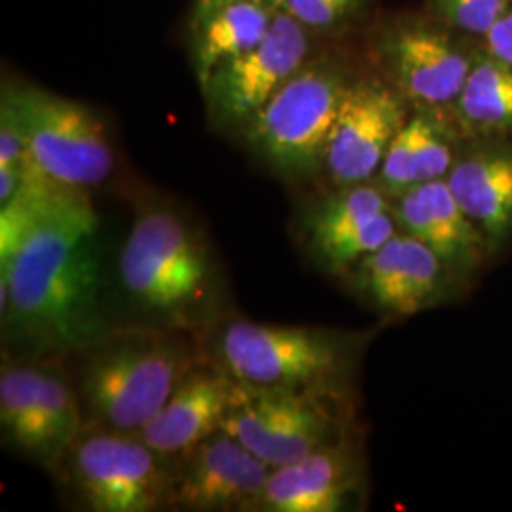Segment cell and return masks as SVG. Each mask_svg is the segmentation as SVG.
Segmentation results:
<instances>
[{"mask_svg":"<svg viewBox=\"0 0 512 512\" xmlns=\"http://www.w3.org/2000/svg\"><path fill=\"white\" fill-rule=\"evenodd\" d=\"M97 236L88 192L57 184L16 251L0 264L8 319L40 348L88 351L105 340Z\"/></svg>","mask_w":512,"mask_h":512,"instance_id":"obj_1","label":"cell"},{"mask_svg":"<svg viewBox=\"0 0 512 512\" xmlns=\"http://www.w3.org/2000/svg\"><path fill=\"white\" fill-rule=\"evenodd\" d=\"M82 366L78 397L88 427L141 433L184 378L200 365L175 334L105 338Z\"/></svg>","mask_w":512,"mask_h":512,"instance_id":"obj_2","label":"cell"},{"mask_svg":"<svg viewBox=\"0 0 512 512\" xmlns=\"http://www.w3.org/2000/svg\"><path fill=\"white\" fill-rule=\"evenodd\" d=\"M118 268L129 298L173 327L190 325L211 296L207 247L171 209L152 207L135 217Z\"/></svg>","mask_w":512,"mask_h":512,"instance_id":"obj_3","label":"cell"},{"mask_svg":"<svg viewBox=\"0 0 512 512\" xmlns=\"http://www.w3.org/2000/svg\"><path fill=\"white\" fill-rule=\"evenodd\" d=\"M348 86L338 65L308 61L243 126L249 143L281 173L319 171Z\"/></svg>","mask_w":512,"mask_h":512,"instance_id":"obj_4","label":"cell"},{"mask_svg":"<svg viewBox=\"0 0 512 512\" xmlns=\"http://www.w3.org/2000/svg\"><path fill=\"white\" fill-rule=\"evenodd\" d=\"M2 97L18 116L31 162L46 177L80 190L109 179L114 154L90 107L35 86L8 88Z\"/></svg>","mask_w":512,"mask_h":512,"instance_id":"obj_5","label":"cell"},{"mask_svg":"<svg viewBox=\"0 0 512 512\" xmlns=\"http://www.w3.org/2000/svg\"><path fill=\"white\" fill-rule=\"evenodd\" d=\"M93 512H152L171 505L173 467L139 433L88 427L63 459Z\"/></svg>","mask_w":512,"mask_h":512,"instance_id":"obj_6","label":"cell"},{"mask_svg":"<svg viewBox=\"0 0 512 512\" xmlns=\"http://www.w3.org/2000/svg\"><path fill=\"white\" fill-rule=\"evenodd\" d=\"M219 357L238 384L311 391L340 365V346L323 330L238 319L222 330Z\"/></svg>","mask_w":512,"mask_h":512,"instance_id":"obj_7","label":"cell"},{"mask_svg":"<svg viewBox=\"0 0 512 512\" xmlns=\"http://www.w3.org/2000/svg\"><path fill=\"white\" fill-rule=\"evenodd\" d=\"M0 427L23 456L61 463L86 429L78 391L48 368L10 365L0 374Z\"/></svg>","mask_w":512,"mask_h":512,"instance_id":"obj_8","label":"cell"},{"mask_svg":"<svg viewBox=\"0 0 512 512\" xmlns=\"http://www.w3.org/2000/svg\"><path fill=\"white\" fill-rule=\"evenodd\" d=\"M222 429L277 469L330 444L332 420L311 391L260 389L236 382Z\"/></svg>","mask_w":512,"mask_h":512,"instance_id":"obj_9","label":"cell"},{"mask_svg":"<svg viewBox=\"0 0 512 512\" xmlns=\"http://www.w3.org/2000/svg\"><path fill=\"white\" fill-rule=\"evenodd\" d=\"M310 55V29L285 10L275 14L268 35L255 48L222 63L203 93L219 120L245 126Z\"/></svg>","mask_w":512,"mask_h":512,"instance_id":"obj_10","label":"cell"},{"mask_svg":"<svg viewBox=\"0 0 512 512\" xmlns=\"http://www.w3.org/2000/svg\"><path fill=\"white\" fill-rule=\"evenodd\" d=\"M171 467V505L184 511H255L274 471L224 429Z\"/></svg>","mask_w":512,"mask_h":512,"instance_id":"obj_11","label":"cell"},{"mask_svg":"<svg viewBox=\"0 0 512 512\" xmlns=\"http://www.w3.org/2000/svg\"><path fill=\"white\" fill-rule=\"evenodd\" d=\"M403 101L380 82H349L325 152V171L340 186L368 183L404 126Z\"/></svg>","mask_w":512,"mask_h":512,"instance_id":"obj_12","label":"cell"},{"mask_svg":"<svg viewBox=\"0 0 512 512\" xmlns=\"http://www.w3.org/2000/svg\"><path fill=\"white\" fill-rule=\"evenodd\" d=\"M384 52L399 92L429 109L456 105L473 65L448 33L423 25L395 31Z\"/></svg>","mask_w":512,"mask_h":512,"instance_id":"obj_13","label":"cell"},{"mask_svg":"<svg viewBox=\"0 0 512 512\" xmlns=\"http://www.w3.org/2000/svg\"><path fill=\"white\" fill-rule=\"evenodd\" d=\"M236 380L224 368L196 366L139 433L165 461L175 463L222 429Z\"/></svg>","mask_w":512,"mask_h":512,"instance_id":"obj_14","label":"cell"},{"mask_svg":"<svg viewBox=\"0 0 512 512\" xmlns=\"http://www.w3.org/2000/svg\"><path fill=\"white\" fill-rule=\"evenodd\" d=\"M446 264L410 234L393 236L361 260V281L372 300L389 313L408 317L435 302L442 291Z\"/></svg>","mask_w":512,"mask_h":512,"instance_id":"obj_15","label":"cell"},{"mask_svg":"<svg viewBox=\"0 0 512 512\" xmlns=\"http://www.w3.org/2000/svg\"><path fill=\"white\" fill-rule=\"evenodd\" d=\"M406 234L431 247L452 268L469 270L482 258L486 239L465 215L446 179L408 188L393 207Z\"/></svg>","mask_w":512,"mask_h":512,"instance_id":"obj_16","label":"cell"},{"mask_svg":"<svg viewBox=\"0 0 512 512\" xmlns=\"http://www.w3.org/2000/svg\"><path fill=\"white\" fill-rule=\"evenodd\" d=\"M353 486L351 459L342 446L330 442L304 458L274 469L255 511H340Z\"/></svg>","mask_w":512,"mask_h":512,"instance_id":"obj_17","label":"cell"},{"mask_svg":"<svg viewBox=\"0 0 512 512\" xmlns=\"http://www.w3.org/2000/svg\"><path fill=\"white\" fill-rule=\"evenodd\" d=\"M277 12L251 0L198 2L192 59L202 90L222 63L249 52L268 35Z\"/></svg>","mask_w":512,"mask_h":512,"instance_id":"obj_18","label":"cell"},{"mask_svg":"<svg viewBox=\"0 0 512 512\" xmlns=\"http://www.w3.org/2000/svg\"><path fill=\"white\" fill-rule=\"evenodd\" d=\"M465 215L486 243L495 245L512 234V154L478 152L452 165L446 175Z\"/></svg>","mask_w":512,"mask_h":512,"instance_id":"obj_19","label":"cell"},{"mask_svg":"<svg viewBox=\"0 0 512 512\" xmlns=\"http://www.w3.org/2000/svg\"><path fill=\"white\" fill-rule=\"evenodd\" d=\"M456 110L461 124L478 133L512 131V67L488 52L475 57Z\"/></svg>","mask_w":512,"mask_h":512,"instance_id":"obj_20","label":"cell"},{"mask_svg":"<svg viewBox=\"0 0 512 512\" xmlns=\"http://www.w3.org/2000/svg\"><path fill=\"white\" fill-rule=\"evenodd\" d=\"M389 200L380 184H349L330 196L311 224L313 251L342 238L351 230L389 211Z\"/></svg>","mask_w":512,"mask_h":512,"instance_id":"obj_21","label":"cell"},{"mask_svg":"<svg viewBox=\"0 0 512 512\" xmlns=\"http://www.w3.org/2000/svg\"><path fill=\"white\" fill-rule=\"evenodd\" d=\"M395 234L397 219L389 209L376 219L368 220L363 226L344 234L342 238L330 241L329 245L317 249L315 253L330 270H342L376 253L385 241H389Z\"/></svg>","mask_w":512,"mask_h":512,"instance_id":"obj_22","label":"cell"},{"mask_svg":"<svg viewBox=\"0 0 512 512\" xmlns=\"http://www.w3.org/2000/svg\"><path fill=\"white\" fill-rule=\"evenodd\" d=\"M380 186L387 196H401L408 188L420 184L418 154H416V135L410 120L395 135L385 152L384 162L378 171Z\"/></svg>","mask_w":512,"mask_h":512,"instance_id":"obj_23","label":"cell"},{"mask_svg":"<svg viewBox=\"0 0 512 512\" xmlns=\"http://www.w3.org/2000/svg\"><path fill=\"white\" fill-rule=\"evenodd\" d=\"M416 135V154H418V169L420 183L446 179L452 169V150L442 137L439 128L425 116L410 118Z\"/></svg>","mask_w":512,"mask_h":512,"instance_id":"obj_24","label":"cell"},{"mask_svg":"<svg viewBox=\"0 0 512 512\" xmlns=\"http://www.w3.org/2000/svg\"><path fill=\"white\" fill-rule=\"evenodd\" d=\"M357 0H285L287 14L298 19L308 29H327L346 18Z\"/></svg>","mask_w":512,"mask_h":512,"instance_id":"obj_25","label":"cell"},{"mask_svg":"<svg viewBox=\"0 0 512 512\" xmlns=\"http://www.w3.org/2000/svg\"><path fill=\"white\" fill-rule=\"evenodd\" d=\"M440 12L450 23H454L461 31L475 33V35H488V31L494 27V14L484 12L465 0H439Z\"/></svg>","mask_w":512,"mask_h":512,"instance_id":"obj_26","label":"cell"},{"mask_svg":"<svg viewBox=\"0 0 512 512\" xmlns=\"http://www.w3.org/2000/svg\"><path fill=\"white\" fill-rule=\"evenodd\" d=\"M476 8L494 14L495 18H501L509 10V0H465Z\"/></svg>","mask_w":512,"mask_h":512,"instance_id":"obj_27","label":"cell"},{"mask_svg":"<svg viewBox=\"0 0 512 512\" xmlns=\"http://www.w3.org/2000/svg\"><path fill=\"white\" fill-rule=\"evenodd\" d=\"M488 54L494 55L495 59L503 61L505 65L512 67V42H497V44H488Z\"/></svg>","mask_w":512,"mask_h":512,"instance_id":"obj_28","label":"cell"},{"mask_svg":"<svg viewBox=\"0 0 512 512\" xmlns=\"http://www.w3.org/2000/svg\"><path fill=\"white\" fill-rule=\"evenodd\" d=\"M251 2L262 4V6H268V8H272V10H281V8H283V4H285V0H251Z\"/></svg>","mask_w":512,"mask_h":512,"instance_id":"obj_29","label":"cell"}]
</instances>
